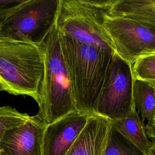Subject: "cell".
I'll return each instance as SVG.
<instances>
[{
  "label": "cell",
  "mask_w": 155,
  "mask_h": 155,
  "mask_svg": "<svg viewBox=\"0 0 155 155\" xmlns=\"http://www.w3.org/2000/svg\"><path fill=\"white\" fill-rule=\"evenodd\" d=\"M44 69L41 45L4 39L0 41V82L4 91L36 101Z\"/></svg>",
  "instance_id": "cell-4"
},
{
  "label": "cell",
  "mask_w": 155,
  "mask_h": 155,
  "mask_svg": "<svg viewBox=\"0 0 155 155\" xmlns=\"http://www.w3.org/2000/svg\"><path fill=\"white\" fill-rule=\"evenodd\" d=\"M131 65L134 79L155 85V53L139 58Z\"/></svg>",
  "instance_id": "cell-16"
},
{
  "label": "cell",
  "mask_w": 155,
  "mask_h": 155,
  "mask_svg": "<svg viewBox=\"0 0 155 155\" xmlns=\"http://www.w3.org/2000/svg\"><path fill=\"white\" fill-rule=\"evenodd\" d=\"M104 27L115 53L130 65L155 53V25L127 17L107 15Z\"/></svg>",
  "instance_id": "cell-7"
},
{
  "label": "cell",
  "mask_w": 155,
  "mask_h": 155,
  "mask_svg": "<svg viewBox=\"0 0 155 155\" xmlns=\"http://www.w3.org/2000/svg\"><path fill=\"white\" fill-rule=\"evenodd\" d=\"M112 127L125 139L148 154L153 143L148 137L145 125L134 107L123 118L112 122Z\"/></svg>",
  "instance_id": "cell-11"
},
{
  "label": "cell",
  "mask_w": 155,
  "mask_h": 155,
  "mask_svg": "<svg viewBox=\"0 0 155 155\" xmlns=\"http://www.w3.org/2000/svg\"><path fill=\"white\" fill-rule=\"evenodd\" d=\"M146 130L148 137L150 139V140H155V125L147 128Z\"/></svg>",
  "instance_id": "cell-18"
},
{
  "label": "cell",
  "mask_w": 155,
  "mask_h": 155,
  "mask_svg": "<svg viewBox=\"0 0 155 155\" xmlns=\"http://www.w3.org/2000/svg\"><path fill=\"white\" fill-rule=\"evenodd\" d=\"M0 155H1V153H0Z\"/></svg>",
  "instance_id": "cell-24"
},
{
  "label": "cell",
  "mask_w": 155,
  "mask_h": 155,
  "mask_svg": "<svg viewBox=\"0 0 155 155\" xmlns=\"http://www.w3.org/2000/svg\"><path fill=\"white\" fill-rule=\"evenodd\" d=\"M108 15L127 17L155 25V0H117Z\"/></svg>",
  "instance_id": "cell-13"
},
{
  "label": "cell",
  "mask_w": 155,
  "mask_h": 155,
  "mask_svg": "<svg viewBox=\"0 0 155 155\" xmlns=\"http://www.w3.org/2000/svg\"><path fill=\"white\" fill-rule=\"evenodd\" d=\"M117 0H60L55 25L58 32L79 42L115 53L104 22Z\"/></svg>",
  "instance_id": "cell-3"
},
{
  "label": "cell",
  "mask_w": 155,
  "mask_h": 155,
  "mask_svg": "<svg viewBox=\"0 0 155 155\" xmlns=\"http://www.w3.org/2000/svg\"><path fill=\"white\" fill-rule=\"evenodd\" d=\"M44 69L36 101V116L50 124L76 108L55 24L41 44Z\"/></svg>",
  "instance_id": "cell-2"
},
{
  "label": "cell",
  "mask_w": 155,
  "mask_h": 155,
  "mask_svg": "<svg viewBox=\"0 0 155 155\" xmlns=\"http://www.w3.org/2000/svg\"><path fill=\"white\" fill-rule=\"evenodd\" d=\"M155 125V112H154V117H153V123H152V126H154Z\"/></svg>",
  "instance_id": "cell-21"
},
{
  "label": "cell",
  "mask_w": 155,
  "mask_h": 155,
  "mask_svg": "<svg viewBox=\"0 0 155 155\" xmlns=\"http://www.w3.org/2000/svg\"><path fill=\"white\" fill-rule=\"evenodd\" d=\"M111 127V120L91 113L65 155H105Z\"/></svg>",
  "instance_id": "cell-10"
},
{
  "label": "cell",
  "mask_w": 155,
  "mask_h": 155,
  "mask_svg": "<svg viewBox=\"0 0 155 155\" xmlns=\"http://www.w3.org/2000/svg\"><path fill=\"white\" fill-rule=\"evenodd\" d=\"M105 155H148L138 149L111 127Z\"/></svg>",
  "instance_id": "cell-15"
},
{
  "label": "cell",
  "mask_w": 155,
  "mask_h": 155,
  "mask_svg": "<svg viewBox=\"0 0 155 155\" xmlns=\"http://www.w3.org/2000/svg\"><path fill=\"white\" fill-rule=\"evenodd\" d=\"M133 102L134 109L143 124L147 122L146 129L151 127L155 112V85L134 79Z\"/></svg>",
  "instance_id": "cell-12"
},
{
  "label": "cell",
  "mask_w": 155,
  "mask_h": 155,
  "mask_svg": "<svg viewBox=\"0 0 155 155\" xmlns=\"http://www.w3.org/2000/svg\"><path fill=\"white\" fill-rule=\"evenodd\" d=\"M58 35L76 108L93 113L114 53Z\"/></svg>",
  "instance_id": "cell-1"
},
{
  "label": "cell",
  "mask_w": 155,
  "mask_h": 155,
  "mask_svg": "<svg viewBox=\"0 0 155 155\" xmlns=\"http://www.w3.org/2000/svg\"><path fill=\"white\" fill-rule=\"evenodd\" d=\"M25 0H0V23L8 18Z\"/></svg>",
  "instance_id": "cell-17"
},
{
  "label": "cell",
  "mask_w": 155,
  "mask_h": 155,
  "mask_svg": "<svg viewBox=\"0 0 155 155\" xmlns=\"http://www.w3.org/2000/svg\"><path fill=\"white\" fill-rule=\"evenodd\" d=\"M60 0H25L0 23L4 39L40 45L53 27Z\"/></svg>",
  "instance_id": "cell-5"
},
{
  "label": "cell",
  "mask_w": 155,
  "mask_h": 155,
  "mask_svg": "<svg viewBox=\"0 0 155 155\" xmlns=\"http://www.w3.org/2000/svg\"><path fill=\"white\" fill-rule=\"evenodd\" d=\"M148 155H155V145L153 144V147L148 152Z\"/></svg>",
  "instance_id": "cell-19"
},
{
  "label": "cell",
  "mask_w": 155,
  "mask_h": 155,
  "mask_svg": "<svg viewBox=\"0 0 155 155\" xmlns=\"http://www.w3.org/2000/svg\"><path fill=\"white\" fill-rule=\"evenodd\" d=\"M91 114L76 110L47 124L43 136L42 155H65Z\"/></svg>",
  "instance_id": "cell-8"
},
{
  "label": "cell",
  "mask_w": 155,
  "mask_h": 155,
  "mask_svg": "<svg viewBox=\"0 0 155 155\" xmlns=\"http://www.w3.org/2000/svg\"><path fill=\"white\" fill-rule=\"evenodd\" d=\"M31 117V116L21 113L15 108L0 107V142L7 131L24 124Z\"/></svg>",
  "instance_id": "cell-14"
},
{
  "label": "cell",
  "mask_w": 155,
  "mask_h": 155,
  "mask_svg": "<svg viewBox=\"0 0 155 155\" xmlns=\"http://www.w3.org/2000/svg\"><path fill=\"white\" fill-rule=\"evenodd\" d=\"M4 91V88L2 84L0 82V91Z\"/></svg>",
  "instance_id": "cell-20"
},
{
  "label": "cell",
  "mask_w": 155,
  "mask_h": 155,
  "mask_svg": "<svg viewBox=\"0 0 155 155\" xmlns=\"http://www.w3.org/2000/svg\"><path fill=\"white\" fill-rule=\"evenodd\" d=\"M133 82L131 65L114 53L93 113L112 122L127 115L134 108Z\"/></svg>",
  "instance_id": "cell-6"
},
{
  "label": "cell",
  "mask_w": 155,
  "mask_h": 155,
  "mask_svg": "<svg viewBox=\"0 0 155 155\" xmlns=\"http://www.w3.org/2000/svg\"><path fill=\"white\" fill-rule=\"evenodd\" d=\"M2 40H4V39H2V38L1 37V36H0V41H2Z\"/></svg>",
  "instance_id": "cell-23"
},
{
  "label": "cell",
  "mask_w": 155,
  "mask_h": 155,
  "mask_svg": "<svg viewBox=\"0 0 155 155\" xmlns=\"http://www.w3.org/2000/svg\"><path fill=\"white\" fill-rule=\"evenodd\" d=\"M151 142H152V143H153V144H154V145H155V140H151Z\"/></svg>",
  "instance_id": "cell-22"
},
{
  "label": "cell",
  "mask_w": 155,
  "mask_h": 155,
  "mask_svg": "<svg viewBox=\"0 0 155 155\" xmlns=\"http://www.w3.org/2000/svg\"><path fill=\"white\" fill-rule=\"evenodd\" d=\"M47 125L35 115L24 124L8 130L0 142L1 155H42Z\"/></svg>",
  "instance_id": "cell-9"
}]
</instances>
